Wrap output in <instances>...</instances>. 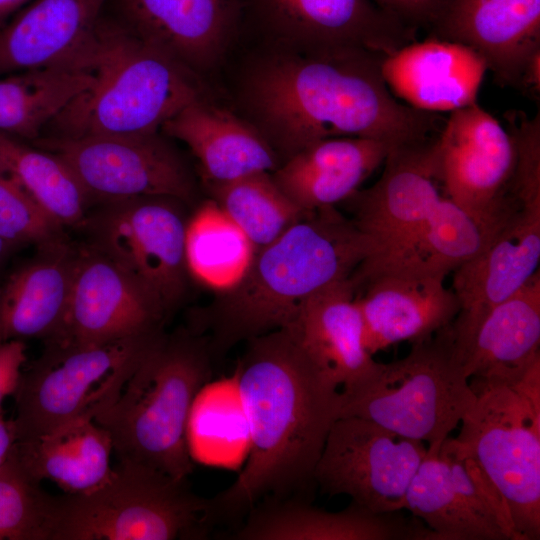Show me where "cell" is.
Instances as JSON below:
<instances>
[{
	"mask_svg": "<svg viewBox=\"0 0 540 540\" xmlns=\"http://www.w3.org/2000/svg\"><path fill=\"white\" fill-rule=\"evenodd\" d=\"M235 377L250 439L246 465L210 499L211 514L238 515L263 496L286 498L308 488L341 391L310 359L288 327L246 341Z\"/></svg>",
	"mask_w": 540,
	"mask_h": 540,
	"instance_id": "1",
	"label": "cell"
},
{
	"mask_svg": "<svg viewBox=\"0 0 540 540\" xmlns=\"http://www.w3.org/2000/svg\"><path fill=\"white\" fill-rule=\"evenodd\" d=\"M385 55L355 48L306 50L270 61L251 100L286 159L333 137H363L392 149L431 141L438 117L397 100L381 71Z\"/></svg>",
	"mask_w": 540,
	"mask_h": 540,
	"instance_id": "2",
	"label": "cell"
},
{
	"mask_svg": "<svg viewBox=\"0 0 540 540\" xmlns=\"http://www.w3.org/2000/svg\"><path fill=\"white\" fill-rule=\"evenodd\" d=\"M370 254L366 237L336 206L314 210L258 250L242 280L200 312L193 331H209L211 351H222L283 328L308 298L351 278Z\"/></svg>",
	"mask_w": 540,
	"mask_h": 540,
	"instance_id": "3",
	"label": "cell"
},
{
	"mask_svg": "<svg viewBox=\"0 0 540 540\" xmlns=\"http://www.w3.org/2000/svg\"><path fill=\"white\" fill-rule=\"evenodd\" d=\"M211 348L193 330L165 333L94 417L118 461L183 480L193 470L188 430L199 392L212 374Z\"/></svg>",
	"mask_w": 540,
	"mask_h": 540,
	"instance_id": "4",
	"label": "cell"
},
{
	"mask_svg": "<svg viewBox=\"0 0 540 540\" xmlns=\"http://www.w3.org/2000/svg\"><path fill=\"white\" fill-rule=\"evenodd\" d=\"M86 67L95 83L54 120L60 136L158 133L199 99L188 68L123 25L100 20Z\"/></svg>",
	"mask_w": 540,
	"mask_h": 540,
	"instance_id": "5",
	"label": "cell"
},
{
	"mask_svg": "<svg viewBox=\"0 0 540 540\" xmlns=\"http://www.w3.org/2000/svg\"><path fill=\"white\" fill-rule=\"evenodd\" d=\"M451 324L342 389L339 418L371 420L438 453L476 400Z\"/></svg>",
	"mask_w": 540,
	"mask_h": 540,
	"instance_id": "6",
	"label": "cell"
},
{
	"mask_svg": "<svg viewBox=\"0 0 540 540\" xmlns=\"http://www.w3.org/2000/svg\"><path fill=\"white\" fill-rule=\"evenodd\" d=\"M470 379L476 400L455 439L505 500L514 540H538L540 359L514 380Z\"/></svg>",
	"mask_w": 540,
	"mask_h": 540,
	"instance_id": "7",
	"label": "cell"
},
{
	"mask_svg": "<svg viewBox=\"0 0 540 540\" xmlns=\"http://www.w3.org/2000/svg\"><path fill=\"white\" fill-rule=\"evenodd\" d=\"M153 467L118 461L106 482L54 496L49 540L197 538L212 519L210 500Z\"/></svg>",
	"mask_w": 540,
	"mask_h": 540,
	"instance_id": "8",
	"label": "cell"
},
{
	"mask_svg": "<svg viewBox=\"0 0 540 540\" xmlns=\"http://www.w3.org/2000/svg\"><path fill=\"white\" fill-rule=\"evenodd\" d=\"M163 334L162 330L91 346L45 344L41 356L24 366L13 395L16 441L79 417L94 418Z\"/></svg>",
	"mask_w": 540,
	"mask_h": 540,
	"instance_id": "9",
	"label": "cell"
},
{
	"mask_svg": "<svg viewBox=\"0 0 540 540\" xmlns=\"http://www.w3.org/2000/svg\"><path fill=\"white\" fill-rule=\"evenodd\" d=\"M81 226L94 247L134 277L168 315L190 278L185 261L188 217L183 201L139 196L102 202Z\"/></svg>",
	"mask_w": 540,
	"mask_h": 540,
	"instance_id": "10",
	"label": "cell"
},
{
	"mask_svg": "<svg viewBox=\"0 0 540 540\" xmlns=\"http://www.w3.org/2000/svg\"><path fill=\"white\" fill-rule=\"evenodd\" d=\"M431 153L445 197L474 217L500 225L522 208L511 196L514 137L477 102L450 112Z\"/></svg>",
	"mask_w": 540,
	"mask_h": 540,
	"instance_id": "11",
	"label": "cell"
},
{
	"mask_svg": "<svg viewBox=\"0 0 540 540\" xmlns=\"http://www.w3.org/2000/svg\"><path fill=\"white\" fill-rule=\"evenodd\" d=\"M39 145L67 164L90 200L168 196L190 204L196 198L188 166L158 133L58 136Z\"/></svg>",
	"mask_w": 540,
	"mask_h": 540,
	"instance_id": "12",
	"label": "cell"
},
{
	"mask_svg": "<svg viewBox=\"0 0 540 540\" xmlns=\"http://www.w3.org/2000/svg\"><path fill=\"white\" fill-rule=\"evenodd\" d=\"M427 445L361 417L338 418L314 471L322 492L347 495L376 513L404 509L408 486Z\"/></svg>",
	"mask_w": 540,
	"mask_h": 540,
	"instance_id": "13",
	"label": "cell"
},
{
	"mask_svg": "<svg viewBox=\"0 0 540 540\" xmlns=\"http://www.w3.org/2000/svg\"><path fill=\"white\" fill-rule=\"evenodd\" d=\"M166 317L144 286L86 244L78 246L61 327L45 344L91 346L152 334L162 331Z\"/></svg>",
	"mask_w": 540,
	"mask_h": 540,
	"instance_id": "14",
	"label": "cell"
},
{
	"mask_svg": "<svg viewBox=\"0 0 540 540\" xmlns=\"http://www.w3.org/2000/svg\"><path fill=\"white\" fill-rule=\"evenodd\" d=\"M247 9L306 50L355 48L386 56L417 40L416 30L373 0H242V11Z\"/></svg>",
	"mask_w": 540,
	"mask_h": 540,
	"instance_id": "15",
	"label": "cell"
},
{
	"mask_svg": "<svg viewBox=\"0 0 540 540\" xmlns=\"http://www.w3.org/2000/svg\"><path fill=\"white\" fill-rule=\"evenodd\" d=\"M431 144L432 140L391 149L379 179L346 200L352 209L351 219L371 246V255L362 263L397 248L442 198Z\"/></svg>",
	"mask_w": 540,
	"mask_h": 540,
	"instance_id": "16",
	"label": "cell"
},
{
	"mask_svg": "<svg viewBox=\"0 0 540 540\" xmlns=\"http://www.w3.org/2000/svg\"><path fill=\"white\" fill-rule=\"evenodd\" d=\"M363 322V340L373 356L402 341L426 339L451 324L460 311L445 276L382 270L351 278Z\"/></svg>",
	"mask_w": 540,
	"mask_h": 540,
	"instance_id": "17",
	"label": "cell"
},
{
	"mask_svg": "<svg viewBox=\"0 0 540 540\" xmlns=\"http://www.w3.org/2000/svg\"><path fill=\"white\" fill-rule=\"evenodd\" d=\"M428 31L477 52L498 84L519 87L540 51V0H447Z\"/></svg>",
	"mask_w": 540,
	"mask_h": 540,
	"instance_id": "18",
	"label": "cell"
},
{
	"mask_svg": "<svg viewBox=\"0 0 540 540\" xmlns=\"http://www.w3.org/2000/svg\"><path fill=\"white\" fill-rule=\"evenodd\" d=\"M540 208H520L486 246L453 273L451 288L460 311L452 328L469 331L493 306L519 290L538 271Z\"/></svg>",
	"mask_w": 540,
	"mask_h": 540,
	"instance_id": "19",
	"label": "cell"
},
{
	"mask_svg": "<svg viewBox=\"0 0 540 540\" xmlns=\"http://www.w3.org/2000/svg\"><path fill=\"white\" fill-rule=\"evenodd\" d=\"M106 0H32L0 28V74L80 66Z\"/></svg>",
	"mask_w": 540,
	"mask_h": 540,
	"instance_id": "20",
	"label": "cell"
},
{
	"mask_svg": "<svg viewBox=\"0 0 540 540\" xmlns=\"http://www.w3.org/2000/svg\"><path fill=\"white\" fill-rule=\"evenodd\" d=\"M485 60L471 48L428 37L384 56L381 71L396 98L426 112L454 111L476 102Z\"/></svg>",
	"mask_w": 540,
	"mask_h": 540,
	"instance_id": "21",
	"label": "cell"
},
{
	"mask_svg": "<svg viewBox=\"0 0 540 540\" xmlns=\"http://www.w3.org/2000/svg\"><path fill=\"white\" fill-rule=\"evenodd\" d=\"M376 513L353 502L330 512L294 499L273 498L252 508L234 535L239 540H434L418 518Z\"/></svg>",
	"mask_w": 540,
	"mask_h": 540,
	"instance_id": "22",
	"label": "cell"
},
{
	"mask_svg": "<svg viewBox=\"0 0 540 540\" xmlns=\"http://www.w3.org/2000/svg\"><path fill=\"white\" fill-rule=\"evenodd\" d=\"M128 31L186 68L210 63L242 16V0H120Z\"/></svg>",
	"mask_w": 540,
	"mask_h": 540,
	"instance_id": "23",
	"label": "cell"
},
{
	"mask_svg": "<svg viewBox=\"0 0 540 540\" xmlns=\"http://www.w3.org/2000/svg\"><path fill=\"white\" fill-rule=\"evenodd\" d=\"M285 327L318 368L342 389L369 376L378 363L364 345L363 322L351 278L312 295Z\"/></svg>",
	"mask_w": 540,
	"mask_h": 540,
	"instance_id": "24",
	"label": "cell"
},
{
	"mask_svg": "<svg viewBox=\"0 0 540 540\" xmlns=\"http://www.w3.org/2000/svg\"><path fill=\"white\" fill-rule=\"evenodd\" d=\"M78 246L65 237L38 246L30 261L0 287V343L38 338L61 327L70 296Z\"/></svg>",
	"mask_w": 540,
	"mask_h": 540,
	"instance_id": "25",
	"label": "cell"
},
{
	"mask_svg": "<svg viewBox=\"0 0 540 540\" xmlns=\"http://www.w3.org/2000/svg\"><path fill=\"white\" fill-rule=\"evenodd\" d=\"M391 149L370 138H327L285 159L271 176L293 203L311 212L346 201L384 164Z\"/></svg>",
	"mask_w": 540,
	"mask_h": 540,
	"instance_id": "26",
	"label": "cell"
},
{
	"mask_svg": "<svg viewBox=\"0 0 540 540\" xmlns=\"http://www.w3.org/2000/svg\"><path fill=\"white\" fill-rule=\"evenodd\" d=\"M453 334L469 378L520 377L540 359V271L469 331Z\"/></svg>",
	"mask_w": 540,
	"mask_h": 540,
	"instance_id": "27",
	"label": "cell"
},
{
	"mask_svg": "<svg viewBox=\"0 0 540 540\" xmlns=\"http://www.w3.org/2000/svg\"><path fill=\"white\" fill-rule=\"evenodd\" d=\"M161 130L188 146L205 184L272 173L280 165L273 146L253 126L200 99L181 109Z\"/></svg>",
	"mask_w": 540,
	"mask_h": 540,
	"instance_id": "28",
	"label": "cell"
},
{
	"mask_svg": "<svg viewBox=\"0 0 540 540\" xmlns=\"http://www.w3.org/2000/svg\"><path fill=\"white\" fill-rule=\"evenodd\" d=\"M12 452L32 479L50 480L68 494L96 489L113 471L110 435L90 416L17 440Z\"/></svg>",
	"mask_w": 540,
	"mask_h": 540,
	"instance_id": "29",
	"label": "cell"
},
{
	"mask_svg": "<svg viewBox=\"0 0 540 540\" xmlns=\"http://www.w3.org/2000/svg\"><path fill=\"white\" fill-rule=\"evenodd\" d=\"M504 223L487 224L442 196L427 219L404 242L385 256L362 263L352 278L382 270L446 277L479 253Z\"/></svg>",
	"mask_w": 540,
	"mask_h": 540,
	"instance_id": "30",
	"label": "cell"
},
{
	"mask_svg": "<svg viewBox=\"0 0 540 540\" xmlns=\"http://www.w3.org/2000/svg\"><path fill=\"white\" fill-rule=\"evenodd\" d=\"M95 83L90 69L59 66L0 79V132L33 139Z\"/></svg>",
	"mask_w": 540,
	"mask_h": 540,
	"instance_id": "31",
	"label": "cell"
},
{
	"mask_svg": "<svg viewBox=\"0 0 540 540\" xmlns=\"http://www.w3.org/2000/svg\"><path fill=\"white\" fill-rule=\"evenodd\" d=\"M256 249L241 228L212 199L188 217L185 261L188 274L202 286L223 293L248 271Z\"/></svg>",
	"mask_w": 540,
	"mask_h": 540,
	"instance_id": "32",
	"label": "cell"
},
{
	"mask_svg": "<svg viewBox=\"0 0 540 540\" xmlns=\"http://www.w3.org/2000/svg\"><path fill=\"white\" fill-rule=\"evenodd\" d=\"M0 172L17 183L63 227H81L90 198L67 164L44 149L0 132Z\"/></svg>",
	"mask_w": 540,
	"mask_h": 540,
	"instance_id": "33",
	"label": "cell"
},
{
	"mask_svg": "<svg viewBox=\"0 0 540 540\" xmlns=\"http://www.w3.org/2000/svg\"><path fill=\"white\" fill-rule=\"evenodd\" d=\"M404 509L421 520L436 540H509L458 492L448 464L438 453L427 452L408 486Z\"/></svg>",
	"mask_w": 540,
	"mask_h": 540,
	"instance_id": "34",
	"label": "cell"
},
{
	"mask_svg": "<svg viewBox=\"0 0 540 540\" xmlns=\"http://www.w3.org/2000/svg\"><path fill=\"white\" fill-rule=\"evenodd\" d=\"M205 185L210 199L241 228L256 252L310 213L283 193L270 172Z\"/></svg>",
	"mask_w": 540,
	"mask_h": 540,
	"instance_id": "35",
	"label": "cell"
},
{
	"mask_svg": "<svg viewBox=\"0 0 540 540\" xmlns=\"http://www.w3.org/2000/svg\"><path fill=\"white\" fill-rule=\"evenodd\" d=\"M52 506L11 451L0 466V540H49Z\"/></svg>",
	"mask_w": 540,
	"mask_h": 540,
	"instance_id": "36",
	"label": "cell"
},
{
	"mask_svg": "<svg viewBox=\"0 0 540 540\" xmlns=\"http://www.w3.org/2000/svg\"><path fill=\"white\" fill-rule=\"evenodd\" d=\"M63 226L17 183L0 172V238L37 247L64 237Z\"/></svg>",
	"mask_w": 540,
	"mask_h": 540,
	"instance_id": "37",
	"label": "cell"
},
{
	"mask_svg": "<svg viewBox=\"0 0 540 540\" xmlns=\"http://www.w3.org/2000/svg\"><path fill=\"white\" fill-rule=\"evenodd\" d=\"M383 11L413 30L429 29L447 0H373Z\"/></svg>",
	"mask_w": 540,
	"mask_h": 540,
	"instance_id": "38",
	"label": "cell"
},
{
	"mask_svg": "<svg viewBox=\"0 0 540 540\" xmlns=\"http://www.w3.org/2000/svg\"><path fill=\"white\" fill-rule=\"evenodd\" d=\"M26 344L23 340L0 343V415L4 414L2 403L17 390L21 373L26 365Z\"/></svg>",
	"mask_w": 540,
	"mask_h": 540,
	"instance_id": "39",
	"label": "cell"
},
{
	"mask_svg": "<svg viewBox=\"0 0 540 540\" xmlns=\"http://www.w3.org/2000/svg\"><path fill=\"white\" fill-rule=\"evenodd\" d=\"M16 442V434L13 423L6 419L4 414L0 415V466L9 457Z\"/></svg>",
	"mask_w": 540,
	"mask_h": 540,
	"instance_id": "40",
	"label": "cell"
},
{
	"mask_svg": "<svg viewBox=\"0 0 540 540\" xmlns=\"http://www.w3.org/2000/svg\"><path fill=\"white\" fill-rule=\"evenodd\" d=\"M32 0H0V28L16 11L21 10Z\"/></svg>",
	"mask_w": 540,
	"mask_h": 540,
	"instance_id": "41",
	"label": "cell"
},
{
	"mask_svg": "<svg viewBox=\"0 0 540 540\" xmlns=\"http://www.w3.org/2000/svg\"><path fill=\"white\" fill-rule=\"evenodd\" d=\"M13 248L14 246L0 238V264L4 261Z\"/></svg>",
	"mask_w": 540,
	"mask_h": 540,
	"instance_id": "42",
	"label": "cell"
}]
</instances>
